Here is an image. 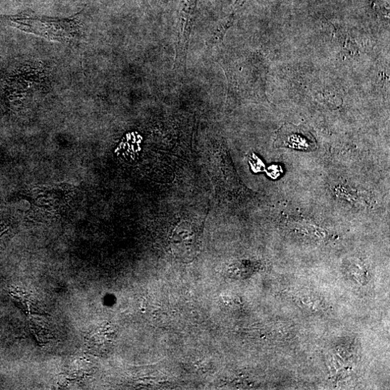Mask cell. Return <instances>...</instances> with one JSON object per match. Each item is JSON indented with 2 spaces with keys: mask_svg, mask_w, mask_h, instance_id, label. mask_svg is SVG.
<instances>
[{
  "mask_svg": "<svg viewBox=\"0 0 390 390\" xmlns=\"http://www.w3.org/2000/svg\"><path fill=\"white\" fill-rule=\"evenodd\" d=\"M0 23L48 40L68 42L80 31L81 14L69 19H60L39 17L26 13L14 16H0Z\"/></svg>",
  "mask_w": 390,
  "mask_h": 390,
  "instance_id": "1",
  "label": "cell"
},
{
  "mask_svg": "<svg viewBox=\"0 0 390 390\" xmlns=\"http://www.w3.org/2000/svg\"><path fill=\"white\" fill-rule=\"evenodd\" d=\"M197 0H183L178 28L175 69L185 71Z\"/></svg>",
  "mask_w": 390,
  "mask_h": 390,
  "instance_id": "2",
  "label": "cell"
},
{
  "mask_svg": "<svg viewBox=\"0 0 390 390\" xmlns=\"http://www.w3.org/2000/svg\"><path fill=\"white\" fill-rule=\"evenodd\" d=\"M172 247L178 259L185 262L193 260L197 253V241L194 232L189 228H178L172 238Z\"/></svg>",
  "mask_w": 390,
  "mask_h": 390,
  "instance_id": "3",
  "label": "cell"
},
{
  "mask_svg": "<svg viewBox=\"0 0 390 390\" xmlns=\"http://www.w3.org/2000/svg\"><path fill=\"white\" fill-rule=\"evenodd\" d=\"M276 143L278 147H289L304 150H312L316 146L310 134L293 125H285L282 128L278 133Z\"/></svg>",
  "mask_w": 390,
  "mask_h": 390,
  "instance_id": "4",
  "label": "cell"
},
{
  "mask_svg": "<svg viewBox=\"0 0 390 390\" xmlns=\"http://www.w3.org/2000/svg\"><path fill=\"white\" fill-rule=\"evenodd\" d=\"M235 14L230 16L224 20L218 21L208 31L206 38V45L208 47H214L224 41L227 31L234 24Z\"/></svg>",
  "mask_w": 390,
  "mask_h": 390,
  "instance_id": "5",
  "label": "cell"
},
{
  "mask_svg": "<svg viewBox=\"0 0 390 390\" xmlns=\"http://www.w3.org/2000/svg\"><path fill=\"white\" fill-rule=\"evenodd\" d=\"M138 2L143 9L144 10L150 9V6L149 4L148 0H138Z\"/></svg>",
  "mask_w": 390,
  "mask_h": 390,
  "instance_id": "6",
  "label": "cell"
},
{
  "mask_svg": "<svg viewBox=\"0 0 390 390\" xmlns=\"http://www.w3.org/2000/svg\"><path fill=\"white\" fill-rule=\"evenodd\" d=\"M247 1V0H236V2L234 6L235 9H237L240 7L242 6L243 4Z\"/></svg>",
  "mask_w": 390,
  "mask_h": 390,
  "instance_id": "7",
  "label": "cell"
}]
</instances>
